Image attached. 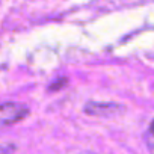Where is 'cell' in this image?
<instances>
[{
    "label": "cell",
    "instance_id": "cell-1",
    "mask_svg": "<svg viewBox=\"0 0 154 154\" xmlns=\"http://www.w3.org/2000/svg\"><path fill=\"white\" fill-rule=\"evenodd\" d=\"M29 113V109L18 103H3L0 107V119L2 125H9L21 121Z\"/></svg>",
    "mask_w": 154,
    "mask_h": 154
},
{
    "label": "cell",
    "instance_id": "cell-2",
    "mask_svg": "<svg viewBox=\"0 0 154 154\" xmlns=\"http://www.w3.org/2000/svg\"><path fill=\"white\" fill-rule=\"evenodd\" d=\"M85 113L91 115V116H103V118H109V116H115L118 113H121L124 110V106L118 104V103H97V101H89L85 106Z\"/></svg>",
    "mask_w": 154,
    "mask_h": 154
},
{
    "label": "cell",
    "instance_id": "cell-4",
    "mask_svg": "<svg viewBox=\"0 0 154 154\" xmlns=\"http://www.w3.org/2000/svg\"><path fill=\"white\" fill-rule=\"evenodd\" d=\"M149 151L154 154V143H149Z\"/></svg>",
    "mask_w": 154,
    "mask_h": 154
},
{
    "label": "cell",
    "instance_id": "cell-3",
    "mask_svg": "<svg viewBox=\"0 0 154 154\" xmlns=\"http://www.w3.org/2000/svg\"><path fill=\"white\" fill-rule=\"evenodd\" d=\"M149 133L151 134H154V121L151 122V125H149Z\"/></svg>",
    "mask_w": 154,
    "mask_h": 154
}]
</instances>
